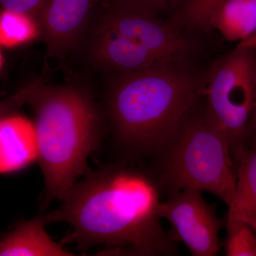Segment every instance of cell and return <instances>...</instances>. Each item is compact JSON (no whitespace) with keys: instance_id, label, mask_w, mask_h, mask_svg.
<instances>
[{"instance_id":"3957f363","label":"cell","mask_w":256,"mask_h":256,"mask_svg":"<svg viewBox=\"0 0 256 256\" xmlns=\"http://www.w3.org/2000/svg\"><path fill=\"white\" fill-rule=\"evenodd\" d=\"M28 104L34 111L38 160L46 200L62 201L87 172L88 158L100 146L102 116L94 98L75 86L38 84Z\"/></svg>"},{"instance_id":"e0dca14e","label":"cell","mask_w":256,"mask_h":256,"mask_svg":"<svg viewBox=\"0 0 256 256\" xmlns=\"http://www.w3.org/2000/svg\"><path fill=\"white\" fill-rule=\"evenodd\" d=\"M40 82H41V80H35L20 89L18 92H15L14 95L10 96L8 98L0 100V119L8 114L14 112L24 104H28L32 94Z\"/></svg>"},{"instance_id":"4fadbf2b","label":"cell","mask_w":256,"mask_h":256,"mask_svg":"<svg viewBox=\"0 0 256 256\" xmlns=\"http://www.w3.org/2000/svg\"><path fill=\"white\" fill-rule=\"evenodd\" d=\"M40 24L22 13L0 11V46L13 48L31 42L36 37Z\"/></svg>"},{"instance_id":"ac0fdd59","label":"cell","mask_w":256,"mask_h":256,"mask_svg":"<svg viewBox=\"0 0 256 256\" xmlns=\"http://www.w3.org/2000/svg\"><path fill=\"white\" fill-rule=\"evenodd\" d=\"M120 1L151 10L156 13H158V12L161 10L166 9L170 6L176 4L178 8L180 5V0H120Z\"/></svg>"},{"instance_id":"6da1fadb","label":"cell","mask_w":256,"mask_h":256,"mask_svg":"<svg viewBox=\"0 0 256 256\" xmlns=\"http://www.w3.org/2000/svg\"><path fill=\"white\" fill-rule=\"evenodd\" d=\"M160 188L150 175L124 164L88 170L45 223L68 224L72 232L60 242L82 250L105 245L116 248L112 254L175 255V242L160 223Z\"/></svg>"},{"instance_id":"277c9868","label":"cell","mask_w":256,"mask_h":256,"mask_svg":"<svg viewBox=\"0 0 256 256\" xmlns=\"http://www.w3.org/2000/svg\"><path fill=\"white\" fill-rule=\"evenodd\" d=\"M190 34L163 21L156 13L120 1L102 15L92 32L90 60L116 75L192 60L196 42Z\"/></svg>"},{"instance_id":"8fae6325","label":"cell","mask_w":256,"mask_h":256,"mask_svg":"<svg viewBox=\"0 0 256 256\" xmlns=\"http://www.w3.org/2000/svg\"><path fill=\"white\" fill-rule=\"evenodd\" d=\"M236 181L226 220H240L256 232V138L236 163Z\"/></svg>"},{"instance_id":"7a4b0ae2","label":"cell","mask_w":256,"mask_h":256,"mask_svg":"<svg viewBox=\"0 0 256 256\" xmlns=\"http://www.w3.org/2000/svg\"><path fill=\"white\" fill-rule=\"evenodd\" d=\"M106 99L114 137L134 154H156L204 95L192 60L116 75Z\"/></svg>"},{"instance_id":"44dd1931","label":"cell","mask_w":256,"mask_h":256,"mask_svg":"<svg viewBox=\"0 0 256 256\" xmlns=\"http://www.w3.org/2000/svg\"><path fill=\"white\" fill-rule=\"evenodd\" d=\"M3 65V56L2 54L1 50H0V70L2 69V67Z\"/></svg>"},{"instance_id":"5b68a950","label":"cell","mask_w":256,"mask_h":256,"mask_svg":"<svg viewBox=\"0 0 256 256\" xmlns=\"http://www.w3.org/2000/svg\"><path fill=\"white\" fill-rule=\"evenodd\" d=\"M194 108L156 152L158 183L169 194L186 188L210 192L228 206L236 170L228 140L206 109Z\"/></svg>"},{"instance_id":"603a6c76","label":"cell","mask_w":256,"mask_h":256,"mask_svg":"<svg viewBox=\"0 0 256 256\" xmlns=\"http://www.w3.org/2000/svg\"><path fill=\"white\" fill-rule=\"evenodd\" d=\"M255 1L256 2V0H255Z\"/></svg>"},{"instance_id":"9c48e42d","label":"cell","mask_w":256,"mask_h":256,"mask_svg":"<svg viewBox=\"0 0 256 256\" xmlns=\"http://www.w3.org/2000/svg\"><path fill=\"white\" fill-rule=\"evenodd\" d=\"M38 156L34 122L15 111L0 119V174L25 169Z\"/></svg>"},{"instance_id":"30bf717a","label":"cell","mask_w":256,"mask_h":256,"mask_svg":"<svg viewBox=\"0 0 256 256\" xmlns=\"http://www.w3.org/2000/svg\"><path fill=\"white\" fill-rule=\"evenodd\" d=\"M44 216L22 222L0 242V256H70L62 242H56L45 230Z\"/></svg>"},{"instance_id":"5bb4252c","label":"cell","mask_w":256,"mask_h":256,"mask_svg":"<svg viewBox=\"0 0 256 256\" xmlns=\"http://www.w3.org/2000/svg\"><path fill=\"white\" fill-rule=\"evenodd\" d=\"M224 0H184L169 20L175 26L192 34L210 30L208 20Z\"/></svg>"},{"instance_id":"ba28073f","label":"cell","mask_w":256,"mask_h":256,"mask_svg":"<svg viewBox=\"0 0 256 256\" xmlns=\"http://www.w3.org/2000/svg\"><path fill=\"white\" fill-rule=\"evenodd\" d=\"M94 0H50L40 20L48 54L60 58L78 43L86 28Z\"/></svg>"},{"instance_id":"7c38bea8","label":"cell","mask_w":256,"mask_h":256,"mask_svg":"<svg viewBox=\"0 0 256 256\" xmlns=\"http://www.w3.org/2000/svg\"><path fill=\"white\" fill-rule=\"evenodd\" d=\"M208 28L216 30L227 41H245L256 33V2L224 0L210 14Z\"/></svg>"},{"instance_id":"52a82bcc","label":"cell","mask_w":256,"mask_h":256,"mask_svg":"<svg viewBox=\"0 0 256 256\" xmlns=\"http://www.w3.org/2000/svg\"><path fill=\"white\" fill-rule=\"evenodd\" d=\"M158 214L171 225L172 238L184 242L192 256H214L220 252L223 220L202 192L186 188L170 193L168 200L160 203Z\"/></svg>"},{"instance_id":"2e32d148","label":"cell","mask_w":256,"mask_h":256,"mask_svg":"<svg viewBox=\"0 0 256 256\" xmlns=\"http://www.w3.org/2000/svg\"><path fill=\"white\" fill-rule=\"evenodd\" d=\"M50 0H0L2 10L28 15L40 24L42 14Z\"/></svg>"},{"instance_id":"7402d4cb","label":"cell","mask_w":256,"mask_h":256,"mask_svg":"<svg viewBox=\"0 0 256 256\" xmlns=\"http://www.w3.org/2000/svg\"><path fill=\"white\" fill-rule=\"evenodd\" d=\"M183 1H184V0H180V4H181L182 3Z\"/></svg>"},{"instance_id":"8992f818","label":"cell","mask_w":256,"mask_h":256,"mask_svg":"<svg viewBox=\"0 0 256 256\" xmlns=\"http://www.w3.org/2000/svg\"><path fill=\"white\" fill-rule=\"evenodd\" d=\"M256 86V50L240 45L217 60L205 77V109L225 134L235 165L248 146Z\"/></svg>"},{"instance_id":"ffe728a7","label":"cell","mask_w":256,"mask_h":256,"mask_svg":"<svg viewBox=\"0 0 256 256\" xmlns=\"http://www.w3.org/2000/svg\"><path fill=\"white\" fill-rule=\"evenodd\" d=\"M237 45L249 47V48H252L256 50V33L250 36V38H247L245 41L240 42Z\"/></svg>"},{"instance_id":"d6986e66","label":"cell","mask_w":256,"mask_h":256,"mask_svg":"<svg viewBox=\"0 0 256 256\" xmlns=\"http://www.w3.org/2000/svg\"><path fill=\"white\" fill-rule=\"evenodd\" d=\"M254 138H256V86L254 111H252V119L249 124V141Z\"/></svg>"},{"instance_id":"9a60e30c","label":"cell","mask_w":256,"mask_h":256,"mask_svg":"<svg viewBox=\"0 0 256 256\" xmlns=\"http://www.w3.org/2000/svg\"><path fill=\"white\" fill-rule=\"evenodd\" d=\"M227 237L225 252L227 256H256V232L240 220H226Z\"/></svg>"}]
</instances>
